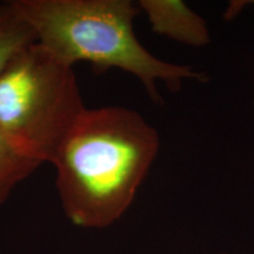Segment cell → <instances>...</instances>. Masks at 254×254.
<instances>
[{"label":"cell","mask_w":254,"mask_h":254,"mask_svg":"<svg viewBox=\"0 0 254 254\" xmlns=\"http://www.w3.org/2000/svg\"><path fill=\"white\" fill-rule=\"evenodd\" d=\"M160 150V136L136 111L85 109L52 165L60 201L73 225L105 228L123 217Z\"/></svg>","instance_id":"1"},{"label":"cell","mask_w":254,"mask_h":254,"mask_svg":"<svg viewBox=\"0 0 254 254\" xmlns=\"http://www.w3.org/2000/svg\"><path fill=\"white\" fill-rule=\"evenodd\" d=\"M33 31L37 43L74 67L88 63L95 72L119 68L139 79L155 104L163 99L157 81L178 92L185 79L207 81L190 66L167 63L152 55L134 33L140 8L129 0H11Z\"/></svg>","instance_id":"2"},{"label":"cell","mask_w":254,"mask_h":254,"mask_svg":"<svg viewBox=\"0 0 254 254\" xmlns=\"http://www.w3.org/2000/svg\"><path fill=\"white\" fill-rule=\"evenodd\" d=\"M85 109L74 69L37 41L0 73V133L40 164H52Z\"/></svg>","instance_id":"3"},{"label":"cell","mask_w":254,"mask_h":254,"mask_svg":"<svg viewBox=\"0 0 254 254\" xmlns=\"http://www.w3.org/2000/svg\"><path fill=\"white\" fill-rule=\"evenodd\" d=\"M140 11L147 15L152 31L185 45L201 47L211 41L207 23L183 1L140 0Z\"/></svg>","instance_id":"4"},{"label":"cell","mask_w":254,"mask_h":254,"mask_svg":"<svg viewBox=\"0 0 254 254\" xmlns=\"http://www.w3.org/2000/svg\"><path fill=\"white\" fill-rule=\"evenodd\" d=\"M36 41L30 25L15 12L11 2L0 4V73L18 52Z\"/></svg>","instance_id":"5"},{"label":"cell","mask_w":254,"mask_h":254,"mask_svg":"<svg viewBox=\"0 0 254 254\" xmlns=\"http://www.w3.org/2000/svg\"><path fill=\"white\" fill-rule=\"evenodd\" d=\"M40 163L20 153L0 133V206H1L18 184L31 176Z\"/></svg>","instance_id":"6"},{"label":"cell","mask_w":254,"mask_h":254,"mask_svg":"<svg viewBox=\"0 0 254 254\" xmlns=\"http://www.w3.org/2000/svg\"><path fill=\"white\" fill-rule=\"evenodd\" d=\"M253 4H254V2H253Z\"/></svg>","instance_id":"7"}]
</instances>
